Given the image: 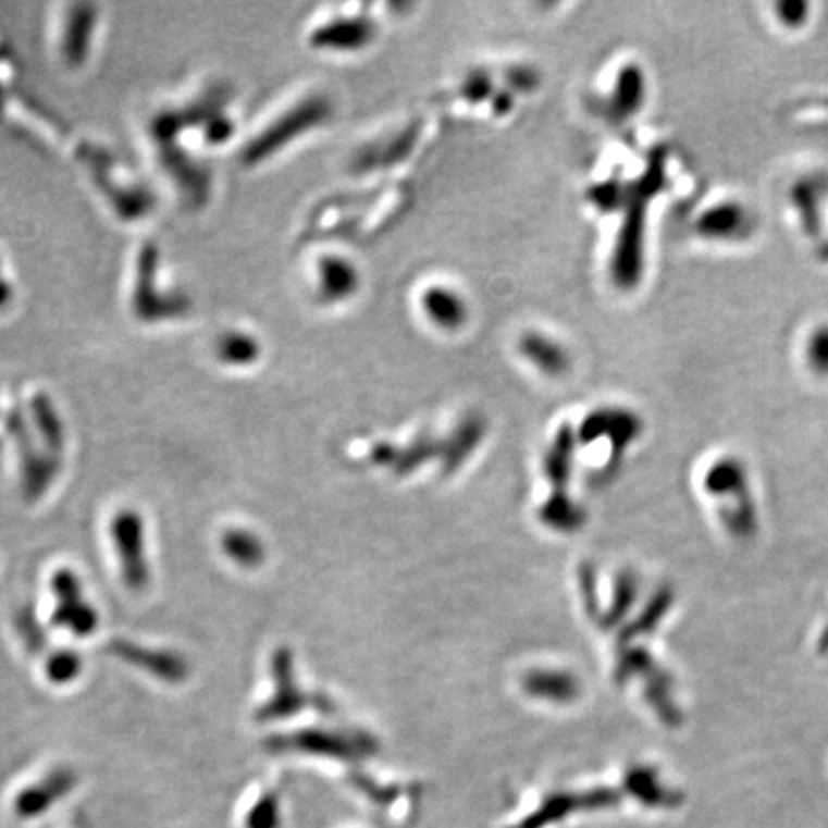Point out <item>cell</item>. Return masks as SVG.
<instances>
[{
	"label": "cell",
	"mask_w": 828,
	"mask_h": 828,
	"mask_svg": "<svg viewBox=\"0 0 828 828\" xmlns=\"http://www.w3.org/2000/svg\"><path fill=\"white\" fill-rule=\"evenodd\" d=\"M664 183H666V153L656 150L652 152L646 173L629 188L628 211H626L618 248L611 263L614 281L618 282L621 288H631L641 279L646 210H648L651 198L664 188Z\"/></svg>",
	"instance_id": "1"
},
{
	"label": "cell",
	"mask_w": 828,
	"mask_h": 828,
	"mask_svg": "<svg viewBox=\"0 0 828 828\" xmlns=\"http://www.w3.org/2000/svg\"><path fill=\"white\" fill-rule=\"evenodd\" d=\"M696 231L712 240H744L754 233V218L739 201H724L700 215Z\"/></svg>",
	"instance_id": "2"
},
{
	"label": "cell",
	"mask_w": 828,
	"mask_h": 828,
	"mask_svg": "<svg viewBox=\"0 0 828 828\" xmlns=\"http://www.w3.org/2000/svg\"><path fill=\"white\" fill-rule=\"evenodd\" d=\"M113 535L118 543L121 560L125 563L127 581L133 588H143L146 581V564L143 558V526L137 516L120 515L115 518Z\"/></svg>",
	"instance_id": "3"
},
{
	"label": "cell",
	"mask_w": 828,
	"mask_h": 828,
	"mask_svg": "<svg viewBox=\"0 0 828 828\" xmlns=\"http://www.w3.org/2000/svg\"><path fill=\"white\" fill-rule=\"evenodd\" d=\"M376 27L364 17H349V20H336L326 27H321L313 35V45L319 49L329 50H359L364 49L370 40L374 39Z\"/></svg>",
	"instance_id": "4"
},
{
	"label": "cell",
	"mask_w": 828,
	"mask_h": 828,
	"mask_svg": "<svg viewBox=\"0 0 828 828\" xmlns=\"http://www.w3.org/2000/svg\"><path fill=\"white\" fill-rule=\"evenodd\" d=\"M420 301L428 319L440 329L457 330L467 321V301L450 288L432 286L424 292Z\"/></svg>",
	"instance_id": "5"
},
{
	"label": "cell",
	"mask_w": 828,
	"mask_h": 828,
	"mask_svg": "<svg viewBox=\"0 0 828 828\" xmlns=\"http://www.w3.org/2000/svg\"><path fill=\"white\" fill-rule=\"evenodd\" d=\"M520 351L523 357L535 364L541 372L556 376V374H563L564 370L568 369V354L558 342L553 338H548L541 332H528L522 339H520Z\"/></svg>",
	"instance_id": "6"
},
{
	"label": "cell",
	"mask_w": 828,
	"mask_h": 828,
	"mask_svg": "<svg viewBox=\"0 0 828 828\" xmlns=\"http://www.w3.org/2000/svg\"><path fill=\"white\" fill-rule=\"evenodd\" d=\"M646 100V77L643 70L635 64H629L619 72L616 89L611 97V110L619 118L635 115Z\"/></svg>",
	"instance_id": "7"
},
{
	"label": "cell",
	"mask_w": 828,
	"mask_h": 828,
	"mask_svg": "<svg viewBox=\"0 0 828 828\" xmlns=\"http://www.w3.org/2000/svg\"><path fill=\"white\" fill-rule=\"evenodd\" d=\"M319 281H321V294L330 301H339L355 294L359 286V273L354 263L344 258L322 259L319 265Z\"/></svg>",
	"instance_id": "8"
},
{
	"label": "cell",
	"mask_w": 828,
	"mask_h": 828,
	"mask_svg": "<svg viewBox=\"0 0 828 828\" xmlns=\"http://www.w3.org/2000/svg\"><path fill=\"white\" fill-rule=\"evenodd\" d=\"M805 359L817 374L828 376V326L813 330L805 344Z\"/></svg>",
	"instance_id": "9"
},
{
	"label": "cell",
	"mask_w": 828,
	"mask_h": 828,
	"mask_svg": "<svg viewBox=\"0 0 828 828\" xmlns=\"http://www.w3.org/2000/svg\"><path fill=\"white\" fill-rule=\"evenodd\" d=\"M794 203L796 208H800L802 215L805 219V225L817 228L819 225V193H817V185L815 183H800L794 186V193H792Z\"/></svg>",
	"instance_id": "10"
},
{
	"label": "cell",
	"mask_w": 828,
	"mask_h": 828,
	"mask_svg": "<svg viewBox=\"0 0 828 828\" xmlns=\"http://www.w3.org/2000/svg\"><path fill=\"white\" fill-rule=\"evenodd\" d=\"M810 16V4L802 0H784L777 4V17L787 27H800L807 22Z\"/></svg>",
	"instance_id": "11"
},
{
	"label": "cell",
	"mask_w": 828,
	"mask_h": 828,
	"mask_svg": "<svg viewBox=\"0 0 828 828\" xmlns=\"http://www.w3.org/2000/svg\"><path fill=\"white\" fill-rule=\"evenodd\" d=\"M623 200H626L623 188L616 183H604V185L595 186L591 193V201L596 203L601 210H616Z\"/></svg>",
	"instance_id": "12"
},
{
	"label": "cell",
	"mask_w": 828,
	"mask_h": 828,
	"mask_svg": "<svg viewBox=\"0 0 828 828\" xmlns=\"http://www.w3.org/2000/svg\"><path fill=\"white\" fill-rule=\"evenodd\" d=\"M491 90H493V83H491L490 77H487V75H482V73H475V75H470V77H468L462 92H465V97H467L470 102H482V100H485L490 95H493Z\"/></svg>",
	"instance_id": "13"
},
{
	"label": "cell",
	"mask_w": 828,
	"mask_h": 828,
	"mask_svg": "<svg viewBox=\"0 0 828 828\" xmlns=\"http://www.w3.org/2000/svg\"><path fill=\"white\" fill-rule=\"evenodd\" d=\"M77 664H79V662H77V658L72 656V654H60V656L52 662L50 676L64 683L67 679H72L75 669H77Z\"/></svg>",
	"instance_id": "14"
}]
</instances>
